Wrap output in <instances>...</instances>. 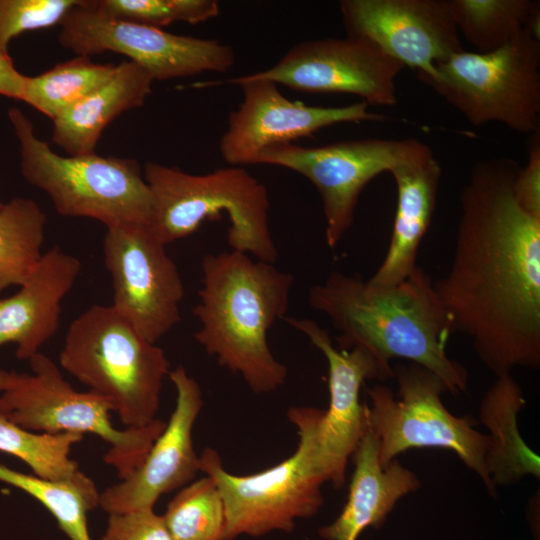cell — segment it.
<instances>
[{"label": "cell", "instance_id": "cell-8", "mask_svg": "<svg viewBox=\"0 0 540 540\" xmlns=\"http://www.w3.org/2000/svg\"><path fill=\"white\" fill-rule=\"evenodd\" d=\"M419 79L474 126L497 122L530 135L540 130V37L532 30L491 52L455 53Z\"/></svg>", "mask_w": 540, "mask_h": 540}, {"label": "cell", "instance_id": "cell-17", "mask_svg": "<svg viewBox=\"0 0 540 540\" xmlns=\"http://www.w3.org/2000/svg\"><path fill=\"white\" fill-rule=\"evenodd\" d=\"M311 342L328 365L329 406L317 431L319 454L328 481L337 489L346 480V468L360 441L369 430L368 406L360 403L365 380H385L394 370L361 348H337L329 333L309 318L283 319Z\"/></svg>", "mask_w": 540, "mask_h": 540}, {"label": "cell", "instance_id": "cell-7", "mask_svg": "<svg viewBox=\"0 0 540 540\" xmlns=\"http://www.w3.org/2000/svg\"><path fill=\"white\" fill-rule=\"evenodd\" d=\"M8 119L19 143L22 176L49 196L58 214L94 219L106 228L150 225L152 195L136 160L95 152L62 156L35 134L19 108L11 107Z\"/></svg>", "mask_w": 540, "mask_h": 540}, {"label": "cell", "instance_id": "cell-13", "mask_svg": "<svg viewBox=\"0 0 540 540\" xmlns=\"http://www.w3.org/2000/svg\"><path fill=\"white\" fill-rule=\"evenodd\" d=\"M104 261L112 279V307L156 344L180 321L185 290L179 270L148 225L107 228Z\"/></svg>", "mask_w": 540, "mask_h": 540}, {"label": "cell", "instance_id": "cell-25", "mask_svg": "<svg viewBox=\"0 0 540 540\" xmlns=\"http://www.w3.org/2000/svg\"><path fill=\"white\" fill-rule=\"evenodd\" d=\"M0 481L12 485L41 503L70 540H92L87 514L98 506L94 481L81 472L68 480L43 479L0 464Z\"/></svg>", "mask_w": 540, "mask_h": 540}, {"label": "cell", "instance_id": "cell-14", "mask_svg": "<svg viewBox=\"0 0 540 540\" xmlns=\"http://www.w3.org/2000/svg\"><path fill=\"white\" fill-rule=\"evenodd\" d=\"M198 84L196 87L231 84L242 89L243 100L230 113L227 129L219 140L221 157L237 167L255 165L258 155L265 149L310 137L328 126L385 119L383 114L370 111L363 101L340 107L292 101L279 91L276 83L246 75Z\"/></svg>", "mask_w": 540, "mask_h": 540}, {"label": "cell", "instance_id": "cell-18", "mask_svg": "<svg viewBox=\"0 0 540 540\" xmlns=\"http://www.w3.org/2000/svg\"><path fill=\"white\" fill-rule=\"evenodd\" d=\"M168 377L176 390L174 410L139 466L99 493L98 506L108 515L154 509L162 495L188 485L199 471L192 433L203 406L202 392L182 365Z\"/></svg>", "mask_w": 540, "mask_h": 540}, {"label": "cell", "instance_id": "cell-10", "mask_svg": "<svg viewBox=\"0 0 540 540\" xmlns=\"http://www.w3.org/2000/svg\"><path fill=\"white\" fill-rule=\"evenodd\" d=\"M398 395L385 385L367 389L369 428L379 440V460L388 465L413 448H441L455 452L476 472L491 495H497L487 471L489 436L473 427L469 417L458 418L444 406L442 380L425 367L409 363L394 371Z\"/></svg>", "mask_w": 540, "mask_h": 540}, {"label": "cell", "instance_id": "cell-24", "mask_svg": "<svg viewBox=\"0 0 540 540\" xmlns=\"http://www.w3.org/2000/svg\"><path fill=\"white\" fill-rule=\"evenodd\" d=\"M450 1L459 34L475 48V52L494 51L526 29L540 32L539 1Z\"/></svg>", "mask_w": 540, "mask_h": 540}, {"label": "cell", "instance_id": "cell-3", "mask_svg": "<svg viewBox=\"0 0 540 540\" xmlns=\"http://www.w3.org/2000/svg\"><path fill=\"white\" fill-rule=\"evenodd\" d=\"M195 339L218 364L241 376L252 392L281 387L288 369L272 353L268 331L286 317L294 276L273 263L231 250L201 261Z\"/></svg>", "mask_w": 540, "mask_h": 540}, {"label": "cell", "instance_id": "cell-6", "mask_svg": "<svg viewBox=\"0 0 540 540\" xmlns=\"http://www.w3.org/2000/svg\"><path fill=\"white\" fill-rule=\"evenodd\" d=\"M324 410L293 406L287 417L296 426V451L278 464L249 475L228 472L219 453L205 447L199 471L216 484L225 509L222 540L292 532L298 519L318 513L324 503L321 487L327 476L321 463L317 431Z\"/></svg>", "mask_w": 540, "mask_h": 540}, {"label": "cell", "instance_id": "cell-35", "mask_svg": "<svg viewBox=\"0 0 540 540\" xmlns=\"http://www.w3.org/2000/svg\"><path fill=\"white\" fill-rule=\"evenodd\" d=\"M18 373L8 372L5 370H0V391L3 392L8 389L17 378Z\"/></svg>", "mask_w": 540, "mask_h": 540}, {"label": "cell", "instance_id": "cell-12", "mask_svg": "<svg viewBox=\"0 0 540 540\" xmlns=\"http://www.w3.org/2000/svg\"><path fill=\"white\" fill-rule=\"evenodd\" d=\"M60 26L58 40L64 48L86 56L122 54L154 81L226 72L235 61L234 50L228 44L110 18L91 8L88 0H80Z\"/></svg>", "mask_w": 540, "mask_h": 540}, {"label": "cell", "instance_id": "cell-26", "mask_svg": "<svg viewBox=\"0 0 540 540\" xmlns=\"http://www.w3.org/2000/svg\"><path fill=\"white\" fill-rule=\"evenodd\" d=\"M46 223L32 199L15 197L0 205V293L21 286L39 264Z\"/></svg>", "mask_w": 540, "mask_h": 540}, {"label": "cell", "instance_id": "cell-5", "mask_svg": "<svg viewBox=\"0 0 540 540\" xmlns=\"http://www.w3.org/2000/svg\"><path fill=\"white\" fill-rule=\"evenodd\" d=\"M59 363L104 398L126 428L157 419L169 360L111 305H93L73 320Z\"/></svg>", "mask_w": 540, "mask_h": 540}, {"label": "cell", "instance_id": "cell-11", "mask_svg": "<svg viewBox=\"0 0 540 540\" xmlns=\"http://www.w3.org/2000/svg\"><path fill=\"white\" fill-rule=\"evenodd\" d=\"M429 151L417 139L361 138L315 147L289 143L265 149L255 165L287 168L315 186L325 217L326 242L335 248L353 224L365 186L381 173Z\"/></svg>", "mask_w": 540, "mask_h": 540}, {"label": "cell", "instance_id": "cell-27", "mask_svg": "<svg viewBox=\"0 0 540 540\" xmlns=\"http://www.w3.org/2000/svg\"><path fill=\"white\" fill-rule=\"evenodd\" d=\"M115 69V64H99L90 56L77 55L39 75L27 76L21 101L54 120L106 82Z\"/></svg>", "mask_w": 540, "mask_h": 540}, {"label": "cell", "instance_id": "cell-36", "mask_svg": "<svg viewBox=\"0 0 540 540\" xmlns=\"http://www.w3.org/2000/svg\"><path fill=\"white\" fill-rule=\"evenodd\" d=\"M2 204V202L0 201V205Z\"/></svg>", "mask_w": 540, "mask_h": 540}, {"label": "cell", "instance_id": "cell-34", "mask_svg": "<svg viewBox=\"0 0 540 540\" xmlns=\"http://www.w3.org/2000/svg\"><path fill=\"white\" fill-rule=\"evenodd\" d=\"M27 76L14 66L8 52L0 50V95L22 100Z\"/></svg>", "mask_w": 540, "mask_h": 540}, {"label": "cell", "instance_id": "cell-31", "mask_svg": "<svg viewBox=\"0 0 540 540\" xmlns=\"http://www.w3.org/2000/svg\"><path fill=\"white\" fill-rule=\"evenodd\" d=\"M80 0H0V50L8 52L12 39L26 31L62 22Z\"/></svg>", "mask_w": 540, "mask_h": 540}, {"label": "cell", "instance_id": "cell-2", "mask_svg": "<svg viewBox=\"0 0 540 540\" xmlns=\"http://www.w3.org/2000/svg\"><path fill=\"white\" fill-rule=\"evenodd\" d=\"M433 283L420 267L392 286L334 271L309 289L308 303L338 332L339 348L361 347L386 367L406 359L458 394L467 390L468 373L446 353L454 331Z\"/></svg>", "mask_w": 540, "mask_h": 540}, {"label": "cell", "instance_id": "cell-15", "mask_svg": "<svg viewBox=\"0 0 540 540\" xmlns=\"http://www.w3.org/2000/svg\"><path fill=\"white\" fill-rule=\"evenodd\" d=\"M404 68L372 42L346 36L297 43L275 65L246 76L300 92L353 94L367 105L393 106Z\"/></svg>", "mask_w": 540, "mask_h": 540}, {"label": "cell", "instance_id": "cell-32", "mask_svg": "<svg viewBox=\"0 0 540 540\" xmlns=\"http://www.w3.org/2000/svg\"><path fill=\"white\" fill-rule=\"evenodd\" d=\"M101 540H173L154 509L108 515Z\"/></svg>", "mask_w": 540, "mask_h": 540}, {"label": "cell", "instance_id": "cell-30", "mask_svg": "<svg viewBox=\"0 0 540 540\" xmlns=\"http://www.w3.org/2000/svg\"><path fill=\"white\" fill-rule=\"evenodd\" d=\"M88 3L104 16L157 28L175 22L198 24L219 14L216 0H88Z\"/></svg>", "mask_w": 540, "mask_h": 540}, {"label": "cell", "instance_id": "cell-28", "mask_svg": "<svg viewBox=\"0 0 540 540\" xmlns=\"http://www.w3.org/2000/svg\"><path fill=\"white\" fill-rule=\"evenodd\" d=\"M82 439L75 433L31 432L0 417V451L20 459L43 479L68 480L82 472L70 457Z\"/></svg>", "mask_w": 540, "mask_h": 540}, {"label": "cell", "instance_id": "cell-4", "mask_svg": "<svg viewBox=\"0 0 540 540\" xmlns=\"http://www.w3.org/2000/svg\"><path fill=\"white\" fill-rule=\"evenodd\" d=\"M153 200L149 228L166 246L195 233L224 214L231 250L275 263L278 250L269 226L267 188L243 167L191 174L146 162L143 170Z\"/></svg>", "mask_w": 540, "mask_h": 540}, {"label": "cell", "instance_id": "cell-9", "mask_svg": "<svg viewBox=\"0 0 540 540\" xmlns=\"http://www.w3.org/2000/svg\"><path fill=\"white\" fill-rule=\"evenodd\" d=\"M31 374H19L0 395V417L35 433L94 434L110 447L106 464L122 480L143 461L166 422L156 419L141 428H115L112 408L98 394L79 392L64 379L56 363L37 353L29 359Z\"/></svg>", "mask_w": 540, "mask_h": 540}, {"label": "cell", "instance_id": "cell-19", "mask_svg": "<svg viewBox=\"0 0 540 540\" xmlns=\"http://www.w3.org/2000/svg\"><path fill=\"white\" fill-rule=\"evenodd\" d=\"M80 270V261L58 247L44 253L20 289L0 299V347L16 344L20 360L39 353L59 327L61 303Z\"/></svg>", "mask_w": 540, "mask_h": 540}, {"label": "cell", "instance_id": "cell-23", "mask_svg": "<svg viewBox=\"0 0 540 540\" xmlns=\"http://www.w3.org/2000/svg\"><path fill=\"white\" fill-rule=\"evenodd\" d=\"M524 406L522 389L510 373L496 376L481 402L480 419L490 432L487 471L496 488L526 475L540 477L539 456L525 444L517 425Z\"/></svg>", "mask_w": 540, "mask_h": 540}, {"label": "cell", "instance_id": "cell-29", "mask_svg": "<svg viewBox=\"0 0 540 540\" xmlns=\"http://www.w3.org/2000/svg\"><path fill=\"white\" fill-rule=\"evenodd\" d=\"M173 540H222L225 509L215 482L207 475L179 490L162 515Z\"/></svg>", "mask_w": 540, "mask_h": 540}, {"label": "cell", "instance_id": "cell-21", "mask_svg": "<svg viewBox=\"0 0 540 540\" xmlns=\"http://www.w3.org/2000/svg\"><path fill=\"white\" fill-rule=\"evenodd\" d=\"M389 173L397 188V206L387 252L368 279L377 286L398 284L418 267V250L434 213L441 167L431 150Z\"/></svg>", "mask_w": 540, "mask_h": 540}, {"label": "cell", "instance_id": "cell-22", "mask_svg": "<svg viewBox=\"0 0 540 540\" xmlns=\"http://www.w3.org/2000/svg\"><path fill=\"white\" fill-rule=\"evenodd\" d=\"M153 81L138 64L122 61L106 82L52 120V141L67 155L93 153L116 117L144 104Z\"/></svg>", "mask_w": 540, "mask_h": 540}, {"label": "cell", "instance_id": "cell-20", "mask_svg": "<svg viewBox=\"0 0 540 540\" xmlns=\"http://www.w3.org/2000/svg\"><path fill=\"white\" fill-rule=\"evenodd\" d=\"M351 458L355 468L346 504L335 520L318 530L325 540H358L365 529L380 528L396 503L421 485L396 459L381 465L379 440L370 428Z\"/></svg>", "mask_w": 540, "mask_h": 540}, {"label": "cell", "instance_id": "cell-33", "mask_svg": "<svg viewBox=\"0 0 540 540\" xmlns=\"http://www.w3.org/2000/svg\"><path fill=\"white\" fill-rule=\"evenodd\" d=\"M527 162L513 183L514 198L528 215L540 219V130L530 135Z\"/></svg>", "mask_w": 540, "mask_h": 540}, {"label": "cell", "instance_id": "cell-16", "mask_svg": "<svg viewBox=\"0 0 540 540\" xmlns=\"http://www.w3.org/2000/svg\"><path fill=\"white\" fill-rule=\"evenodd\" d=\"M339 9L348 37L372 42L418 78L464 50L450 0H342Z\"/></svg>", "mask_w": 540, "mask_h": 540}, {"label": "cell", "instance_id": "cell-1", "mask_svg": "<svg viewBox=\"0 0 540 540\" xmlns=\"http://www.w3.org/2000/svg\"><path fill=\"white\" fill-rule=\"evenodd\" d=\"M519 168L507 156L472 167L451 264L433 283L454 333L496 376L540 367V219L514 198Z\"/></svg>", "mask_w": 540, "mask_h": 540}]
</instances>
